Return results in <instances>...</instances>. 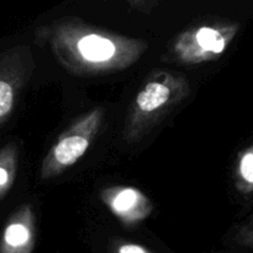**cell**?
<instances>
[{
	"label": "cell",
	"mask_w": 253,
	"mask_h": 253,
	"mask_svg": "<svg viewBox=\"0 0 253 253\" xmlns=\"http://www.w3.org/2000/svg\"><path fill=\"white\" fill-rule=\"evenodd\" d=\"M54 58L76 76H101L125 71L147 51V42L79 21H62L42 30Z\"/></svg>",
	"instance_id": "obj_1"
},
{
	"label": "cell",
	"mask_w": 253,
	"mask_h": 253,
	"mask_svg": "<svg viewBox=\"0 0 253 253\" xmlns=\"http://www.w3.org/2000/svg\"><path fill=\"white\" fill-rule=\"evenodd\" d=\"M190 94L185 76L172 71H155L143 81L125 119L123 136L135 143L148 135L172 109Z\"/></svg>",
	"instance_id": "obj_2"
},
{
	"label": "cell",
	"mask_w": 253,
	"mask_h": 253,
	"mask_svg": "<svg viewBox=\"0 0 253 253\" xmlns=\"http://www.w3.org/2000/svg\"><path fill=\"white\" fill-rule=\"evenodd\" d=\"M239 31V25L215 22L192 27L178 35L169 46L163 62L178 64H202L219 59Z\"/></svg>",
	"instance_id": "obj_3"
},
{
	"label": "cell",
	"mask_w": 253,
	"mask_h": 253,
	"mask_svg": "<svg viewBox=\"0 0 253 253\" xmlns=\"http://www.w3.org/2000/svg\"><path fill=\"white\" fill-rule=\"evenodd\" d=\"M104 115L103 108H94L77 119L57 137L42 161L40 169L42 180L58 177L85 155L100 131Z\"/></svg>",
	"instance_id": "obj_4"
},
{
	"label": "cell",
	"mask_w": 253,
	"mask_h": 253,
	"mask_svg": "<svg viewBox=\"0 0 253 253\" xmlns=\"http://www.w3.org/2000/svg\"><path fill=\"white\" fill-rule=\"evenodd\" d=\"M34 71L35 58L29 46L20 44L0 53V126L12 115Z\"/></svg>",
	"instance_id": "obj_5"
},
{
	"label": "cell",
	"mask_w": 253,
	"mask_h": 253,
	"mask_svg": "<svg viewBox=\"0 0 253 253\" xmlns=\"http://www.w3.org/2000/svg\"><path fill=\"white\" fill-rule=\"evenodd\" d=\"M100 199L124 225L132 227L150 217L153 204L140 189L131 185H111L100 192Z\"/></svg>",
	"instance_id": "obj_6"
},
{
	"label": "cell",
	"mask_w": 253,
	"mask_h": 253,
	"mask_svg": "<svg viewBox=\"0 0 253 253\" xmlns=\"http://www.w3.org/2000/svg\"><path fill=\"white\" fill-rule=\"evenodd\" d=\"M36 212L22 204L10 215L0 239V253H32L37 237Z\"/></svg>",
	"instance_id": "obj_7"
},
{
	"label": "cell",
	"mask_w": 253,
	"mask_h": 253,
	"mask_svg": "<svg viewBox=\"0 0 253 253\" xmlns=\"http://www.w3.org/2000/svg\"><path fill=\"white\" fill-rule=\"evenodd\" d=\"M19 167V147L7 143L0 150V200L10 192Z\"/></svg>",
	"instance_id": "obj_8"
},
{
	"label": "cell",
	"mask_w": 253,
	"mask_h": 253,
	"mask_svg": "<svg viewBox=\"0 0 253 253\" xmlns=\"http://www.w3.org/2000/svg\"><path fill=\"white\" fill-rule=\"evenodd\" d=\"M235 187L241 194L253 193V145L241 151L234 173Z\"/></svg>",
	"instance_id": "obj_9"
},
{
	"label": "cell",
	"mask_w": 253,
	"mask_h": 253,
	"mask_svg": "<svg viewBox=\"0 0 253 253\" xmlns=\"http://www.w3.org/2000/svg\"><path fill=\"white\" fill-rule=\"evenodd\" d=\"M235 240L241 246L253 249V214L245 224L239 227L236 235H235Z\"/></svg>",
	"instance_id": "obj_10"
},
{
	"label": "cell",
	"mask_w": 253,
	"mask_h": 253,
	"mask_svg": "<svg viewBox=\"0 0 253 253\" xmlns=\"http://www.w3.org/2000/svg\"><path fill=\"white\" fill-rule=\"evenodd\" d=\"M114 253H152L145 246L138 244H132V242H121L115 246Z\"/></svg>",
	"instance_id": "obj_11"
},
{
	"label": "cell",
	"mask_w": 253,
	"mask_h": 253,
	"mask_svg": "<svg viewBox=\"0 0 253 253\" xmlns=\"http://www.w3.org/2000/svg\"><path fill=\"white\" fill-rule=\"evenodd\" d=\"M145 1L146 0H128V2H130L132 6L136 7H142L143 5H145Z\"/></svg>",
	"instance_id": "obj_12"
}]
</instances>
